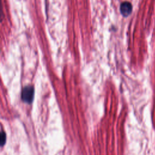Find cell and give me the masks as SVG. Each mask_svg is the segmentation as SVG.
<instances>
[{
    "label": "cell",
    "instance_id": "1",
    "mask_svg": "<svg viewBox=\"0 0 155 155\" xmlns=\"http://www.w3.org/2000/svg\"><path fill=\"white\" fill-rule=\"evenodd\" d=\"M34 97V88L32 86H26L25 87L21 94V97L22 101L27 104L31 103L33 100Z\"/></svg>",
    "mask_w": 155,
    "mask_h": 155
},
{
    "label": "cell",
    "instance_id": "2",
    "mask_svg": "<svg viewBox=\"0 0 155 155\" xmlns=\"http://www.w3.org/2000/svg\"><path fill=\"white\" fill-rule=\"evenodd\" d=\"M132 5L130 2L125 1L123 2L120 6V11L122 15L124 17H127L132 12Z\"/></svg>",
    "mask_w": 155,
    "mask_h": 155
},
{
    "label": "cell",
    "instance_id": "3",
    "mask_svg": "<svg viewBox=\"0 0 155 155\" xmlns=\"http://www.w3.org/2000/svg\"><path fill=\"white\" fill-rule=\"evenodd\" d=\"M6 140V134L4 131H0V147H2Z\"/></svg>",
    "mask_w": 155,
    "mask_h": 155
},
{
    "label": "cell",
    "instance_id": "4",
    "mask_svg": "<svg viewBox=\"0 0 155 155\" xmlns=\"http://www.w3.org/2000/svg\"><path fill=\"white\" fill-rule=\"evenodd\" d=\"M4 18V13H3V8L1 0H0V22H2Z\"/></svg>",
    "mask_w": 155,
    "mask_h": 155
}]
</instances>
